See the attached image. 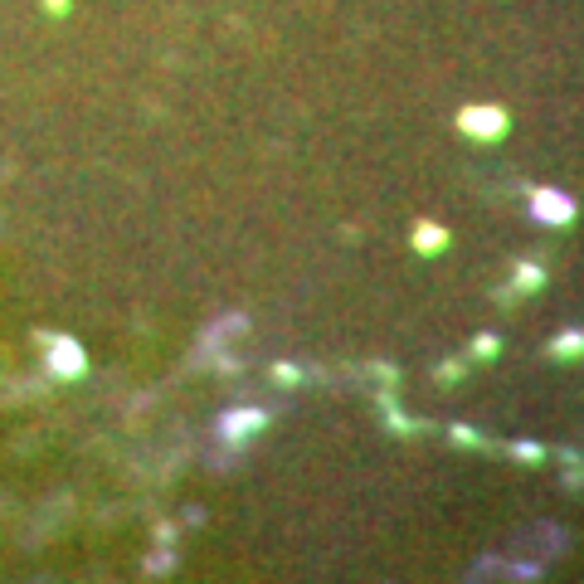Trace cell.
<instances>
[{
  "label": "cell",
  "mask_w": 584,
  "mask_h": 584,
  "mask_svg": "<svg viewBox=\"0 0 584 584\" xmlns=\"http://www.w3.org/2000/svg\"><path fill=\"white\" fill-rule=\"evenodd\" d=\"M463 122H468V132H492V137L501 132V117L496 112H468Z\"/></svg>",
  "instance_id": "6da1fadb"
},
{
  "label": "cell",
  "mask_w": 584,
  "mask_h": 584,
  "mask_svg": "<svg viewBox=\"0 0 584 584\" xmlns=\"http://www.w3.org/2000/svg\"><path fill=\"white\" fill-rule=\"evenodd\" d=\"M541 214H545V219H570V200H560V195H541Z\"/></svg>",
  "instance_id": "7a4b0ae2"
}]
</instances>
